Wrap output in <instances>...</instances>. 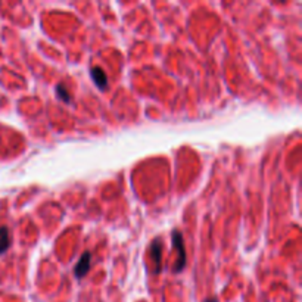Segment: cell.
<instances>
[{
  "label": "cell",
  "instance_id": "1",
  "mask_svg": "<svg viewBox=\"0 0 302 302\" xmlns=\"http://www.w3.org/2000/svg\"><path fill=\"white\" fill-rule=\"evenodd\" d=\"M172 245H174V248L179 252L177 263L174 266V273H180L181 270L184 268V266H186V251H184V242H183L181 233L179 230L172 231Z\"/></svg>",
  "mask_w": 302,
  "mask_h": 302
},
{
  "label": "cell",
  "instance_id": "2",
  "mask_svg": "<svg viewBox=\"0 0 302 302\" xmlns=\"http://www.w3.org/2000/svg\"><path fill=\"white\" fill-rule=\"evenodd\" d=\"M161 254H162V242L159 239H155V241L150 243V248H149V255L150 258L154 260L155 263V273H159L162 270V264H161Z\"/></svg>",
  "mask_w": 302,
  "mask_h": 302
},
{
  "label": "cell",
  "instance_id": "3",
  "mask_svg": "<svg viewBox=\"0 0 302 302\" xmlns=\"http://www.w3.org/2000/svg\"><path fill=\"white\" fill-rule=\"evenodd\" d=\"M90 260H92V255H90V252H84L83 256L80 258L78 264H77L75 268H74V271H75V276H77V277H84L85 274H87V271H89V268H90Z\"/></svg>",
  "mask_w": 302,
  "mask_h": 302
},
{
  "label": "cell",
  "instance_id": "4",
  "mask_svg": "<svg viewBox=\"0 0 302 302\" xmlns=\"http://www.w3.org/2000/svg\"><path fill=\"white\" fill-rule=\"evenodd\" d=\"M90 74H92V78H93L95 84H96L99 89H106V85H108V77H106V74H105V71H103L102 68L93 67Z\"/></svg>",
  "mask_w": 302,
  "mask_h": 302
},
{
  "label": "cell",
  "instance_id": "5",
  "mask_svg": "<svg viewBox=\"0 0 302 302\" xmlns=\"http://www.w3.org/2000/svg\"><path fill=\"white\" fill-rule=\"evenodd\" d=\"M11 246V234L8 227H0V254L6 252Z\"/></svg>",
  "mask_w": 302,
  "mask_h": 302
},
{
  "label": "cell",
  "instance_id": "6",
  "mask_svg": "<svg viewBox=\"0 0 302 302\" xmlns=\"http://www.w3.org/2000/svg\"><path fill=\"white\" fill-rule=\"evenodd\" d=\"M56 93H58V97L62 99L63 102H71V96H70V93L67 92V89H65L62 84H59L58 87H56Z\"/></svg>",
  "mask_w": 302,
  "mask_h": 302
},
{
  "label": "cell",
  "instance_id": "7",
  "mask_svg": "<svg viewBox=\"0 0 302 302\" xmlns=\"http://www.w3.org/2000/svg\"><path fill=\"white\" fill-rule=\"evenodd\" d=\"M206 302H217L215 299H211V301H206Z\"/></svg>",
  "mask_w": 302,
  "mask_h": 302
}]
</instances>
